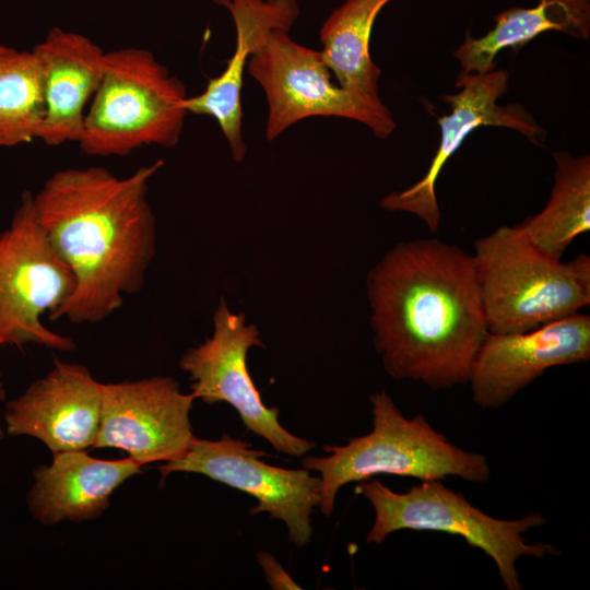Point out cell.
Segmentation results:
<instances>
[{
	"mask_svg": "<svg viewBox=\"0 0 590 590\" xmlns=\"http://www.w3.org/2000/svg\"><path fill=\"white\" fill-rule=\"evenodd\" d=\"M142 467L129 457L105 460L85 450L54 453L49 465L34 471L28 510L46 526L94 519L110 506L111 495L122 483L142 473Z\"/></svg>",
	"mask_w": 590,
	"mask_h": 590,
	"instance_id": "obj_17",
	"label": "cell"
},
{
	"mask_svg": "<svg viewBox=\"0 0 590 590\" xmlns=\"http://www.w3.org/2000/svg\"><path fill=\"white\" fill-rule=\"evenodd\" d=\"M75 280L39 225L33 193L23 192L9 226L0 233V349L27 344L67 352L75 342L42 320L72 294Z\"/></svg>",
	"mask_w": 590,
	"mask_h": 590,
	"instance_id": "obj_7",
	"label": "cell"
},
{
	"mask_svg": "<svg viewBox=\"0 0 590 590\" xmlns=\"http://www.w3.org/2000/svg\"><path fill=\"white\" fill-rule=\"evenodd\" d=\"M5 388H4V385H3V381H2V375L0 373V401L4 400L5 399ZM4 437V432H3V427H2V424L0 422V440Z\"/></svg>",
	"mask_w": 590,
	"mask_h": 590,
	"instance_id": "obj_23",
	"label": "cell"
},
{
	"mask_svg": "<svg viewBox=\"0 0 590 590\" xmlns=\"http://www.w3.org/2000/svg\"><path fill=\"white\" fill-rule=\"evenodd\" d=\"M263 456L227 434L216 440L194 437L181 458L164 462L158 471L162 480L175 472L198 473L247 493L258 502L251 515L268 512L283 521L290 541L303 547L312 535L310 515L319 500L320 479L305 468L268 464L261 460Z\"/></svg>",
	"mask_w": 590,
	"mask_h": 590,
	"instance_id": "obj_10",
	"label": "cell"
},
{
	"mask_svg": "<svg viewBox=\"0 0 590 590\" xmlns=\"http://www.w3.org/2000/svg\"><path fill=\"white\" fill-rule=\"evenodd\" d=\"M32 51L42 70L45 102L37 139L48 146L79 142L84 107L103 76L105 51L91 38L60 27L51 28Z\"/></svg>",
	"mask_w": 590,
	"mask_h": 590,
	"instance_id": "obj_15",
	"label": "cell"
},
{
	"mask_svg": "<svg viewBox=\"0 0 590 590\" xmlns=\"http://www.w3.org/2000/svg\"><path fill=\"white\" fill-rule=\"evenodd\" d=\"M246 68L267 98L269 141L292 125L316 116L358 121L381 139L396 129L387 107L371 106L334 83L320 50L300 45L287 31L274 30L250 56Z\"/></svg>",
	"mask_w": 590,
	"mask_h": 590,
	"instance_id": "obj_8",
	"label": "cell"
},
{
	"mask_svg": "<svg viewBox=\"0 0 590 590\" xmlns=\"http://www.w3.org/2000/svg\"><path fill=\"white\" fill-rule=\"evenodd\" d=\"M554 185L544 209L518 224L531 245L562 260L568 246L590 231V156L555 152Z\"/></svg>",
	"mask_w": 590,
	"mask_h": 590,
	"instance_id": "obj_20",
	"label": "cell"
},
{
	"mask_svg": "<svg viewBox=\"0 0 590 590\" xmlns=\"http://www.w3.org/2000/svg\"><path fill=\"white\" fill-rule=\"evenodd\" d=\"M356 492L373 506L375 518L366 542L381 544L399 530L432 531L459 535L472 547L483 551L495 564L507 590H522L517 569L521 556L542 559L559 555L551 543H529L524 533L546 524L541 512L521 518H494L472 505L461 493L440 480L421 481L403 493L390 489L376 479L358 482Z\"/></svg>",
	"mask_w": 590,
	"mask_h": 590,
	"instance_id": "obj_6",
	"label": "cell"
},
{
	"mask_svg": "<svg viewBox=\"0 0 590 590\" xmlns=\"http://www.w3.org/2000/svg\"><path fill=\"white\" fill-rule=\"evenodd\" d=\"M102 384L81 364L55 358L52 368L5 405V434L40 440L51 452L93 447Z\"/></svg>",
	"mask_w": 590,
	"mask_h": 590,
	"instance_id": "obj_14",
	"label": "cell"
},
{
	"mask_svg": "<svg viewBox=\"0 0 590 590\" xmlns=\"http://www.w3.org/2000/svg\"><path fill=\"white\" fill-rule=\"evenodd\" d=\"M163 164L123 178L101 166L59 169L33 194L36 219L75 280L49 320L102 322L143 288L156 252L149 180Z\"/></svg>",
	"mask_w": 590,
	"mask_h": 590,
	"instance_id": "obj_2",
	"label": "cell"
},
{
	"mask_svg": "<svg viewBox=\"0 0 590 590\" xmlns=\"http://www.w3.org/2000/svg\"><path fill=\"white\" fill-rule=\"evenodd\" d=\"M257 562L262 567L269 586L274 590L300 589L276 558L269 552L259 551Z\"/></svg>",
	"mask_w": 590,
	"mask_h": 590,
	"instance_id": "obj_22",
	"label": "cell"
},
{
	"mask_svg": "<svg viewBox=\"0 0 590 590\" xmlns=\"http://www.w3.org/2000/svg\"><path fill=\"white\" fill-rule=\"evenodd\" d=\"M264 347L256 324H246L244 312H233L221 298L213 312V333L189 347L179 367L189 375L191 393L208 404L226 402L239 414L245 426L287 456L302 457L315 442L290 433L279 421L278 408L267 406L247 368V354Z\"/></svg>",
	"mask_w": 590,
	"mask_h": 590,
	"instance_id": "obj_9",
	"label": "cell"
},
{
	"mask_svg": "<svg viewBox=\"0 0 590 590\" xmlns=\"http://www.w3.org/2000/svg\"><path fill=\"white\" fill-rule=\"evenodd\" d=\"M235 30V51L224 71L209 80L204 91L187 97L188 113L209 115L219 123L234 161L247 153L243 138L241 87L248 60L274 30L290 31L299 15L297 0H231L228 8Z\"/></svg>",
	"mask_w": 590,
	"mask_h": 590,
	"instance_id": "obj_16",
	"label": "cell"
},
{
	"mask_svg": "<svg viewBox=\"0 0 590 590\" xmlns=\"http://www.w3.org/2000/svg\"><path fill=\"white\" fill-rule=\"evenodd\" d=\"M590 359V316L576 312L519 333H487L472 362L473 401L498 409L555 366Z\"/></svg>",
	"mask_w": 590,
	"mask_h": 590,
	"instance_id": "obj_13",
	"label": "cell"
},
{
	"mask_svg": "<svg viewBox=\"0 0 590 590\" xmlns=\"http://www.w3.org/2000/svg\"><path fill=\"white\" fill-rule=\"evenodd\" d=\"M391 0H346L320 28L323 60L338 84L377 108L387 107L378 94L380 68L369 51L373 25Z\"/></svg>",
	"mask_w": 590,
	"mask_h": 590,
	"instance_id": "obj_19",
	"label": "cell"
},
{
	"mask_svg": "<svg viewBox=\"0 0 590 590\" xmlns=\"http://www.w3.org/2000/svg\"><path fill=\"white\" fill-rule=\"evenodd\" d=\"M215 4L224 7L226 9L231 5V0H212Z\"/></svg>",
	"mask_w": 590,
	"mask_h": 590,
	"instance_id": "obj_24",
	"label": "cell"
},
{
	"mask_svg": "<svg viewBox=\"0 0 590 590\" xmlns=\"http://www.w3.org/2000/svg\"><path fill=\"white\" fill-rule=\"evenodd\" d=\"M456 86L460 87L458 93L442 97L451 111L438 119L440 142L426 174L411 187L393 191L380 201V208L386 211L415 215L432 234L438 231L441 219L436 196L438 177L450 156L474 129L481 126L509 128L533 143H541L545 135L543 128L524 107L497 103L508 86L506 71L461 72Z\"/></svg>",
	"mask_w": 590,
	"mask_h": 590,
	"instance_id": "obj_12",
	"label": "cell"
},
{
	"mask_svg": "<svg viewBox=\"0 0 590 590\" xmlns=\"http://www.w3.org/2000/svg\"><path fill=\"white\" fill-rule=\"evenodd\" d=\"M45 117L43 78L34 52L0 45V146L37 138Z\"/></svg>",
	"mask_w": 590,
	"mask_h": 590,
	"instance_id": "obj_21",
	"label": "cell"
},
{
	"mask_svg": "<svg viewBox=\"0 0 590 590\" xmlns=\"http://www.w3.org/2000/svg\"><path fill=\"white\" fill-rule=\"evenodd\" d=\"M375 350L396 380L468 385L488 333L472 255L438 238L400 241L366 275Z\"/></svg>",
	"mask_w": 590,
	"mask_h": 590,
	"instance_id": "obj_1",
	"label": "cell"
},
{
	"mask_svg": "<svg viewBox=\"0 0 590 590\" xmlns=\"http://www.w3.org/2000/svg\"><path fill=\"white\" fill-rule=\"evenodd\" d=\"M494 21V27L484 36L467 35L453 51L462 72H489L503 49L522 47L544 32L557 31L576 39H587L590 34V0H539L533 8L505 10Z\"/></svg>",
	"mask_w": 590,
	"mask_h": 590,
	"instance_id": "obj_18",
	"label": "cell"
},
{
	"mask_svg": "<svg viewBox=\"0 0 590 590\" xmlns=\"http://www.w3.org/2000/svg\"><path fill=\"white\" fill-rule=\"evenodd\" d=\"M472 258L489 333L527 332L590 305L589 256L554 260L517 225L476 239Z\"/></svg>",
	"mask_w": 590,
	"mask_h": 590,
	"instance_id": "obj_4",
	"label": "cell"
},
{
	"mask_svg": "<svg viewBox=\"0 0 590 590\" xmlns=\"http://www.w3.org/2000/svg\"><path fill=\"white\" fill-rule=\"evenodd\" d=\"M373 429L342 446L324 445L326 456L305 457L302 465L319 473L317 507L330 517L338 492L346 484L379 474L420 481L459 477L484 483L491 477L487 458L453 445L423 414L405 417L385 391L369 397Z\"/></svg>",
	"mask_w": 590,
	"mask_h": 590,
	"instance_id": "obj_3",
	"label": "cell"
},
{
	"mask_svg": "<svg viewBox=\"0 0 590 590\" xmlns=\"http://www.w3.org/2000/svg\"><path fill=\"white\" fill-rule=\"evenodd\" d=\"M187 97L184 83L148 49L105 52L80 149L90 156H125L143 145L173 148L188 114Z\"/></svg>",
	"mask_w": 590,
	"mask_h": 590,
	"instance_id": "obj_5",
	"label": "cell"
},
{
	"mask_svg": "<svg viewBox=\"0 0 590 590\" xmlns=\"http://www.w3.org/2000/svg\"><path fill=\"white\" fill-rule=\"evenodd\" d=\"M196 398L170 376L102 384L93 448H115L141 465L181 458L194 439L190 411Z\"/></svg>",
	"mask_w": 590,
	"mask_h": 590,
	"instance_id": "obj_11",
	"label": "cell"
}]
</instances>
